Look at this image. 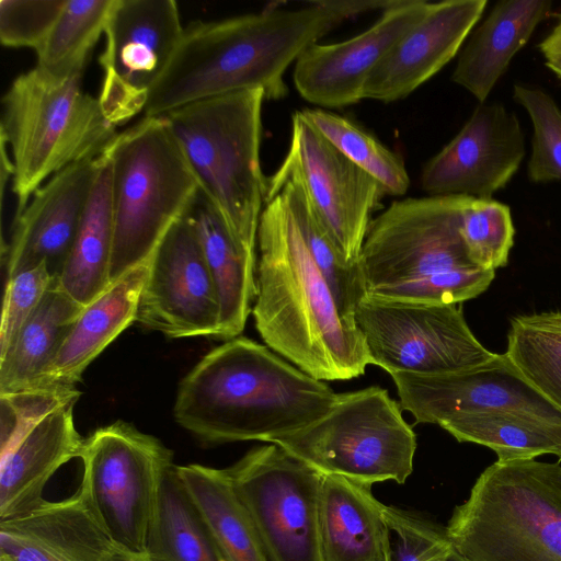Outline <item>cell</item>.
<instances>
[{
  "label": "cell",
  "instance_id": "1",
  "mask_svg": "<svg viewBox=\"0 0 561 561\" xmlns=\"http://www.w3.org/2000/svg\"><path fill=\"white\" fill-rule=\"evenodd\" d=\"M252 313L267 347L316 379H352L371 365L280 193L265 201L260 218Z\"/></svg>",
  "mask_w": 561,
  "mask_h": 561
},
{
  "label": "cell",
  "instance_id": "2",
  "mask_svg": "<svg viewBox=\"0 0 561 561\" xmlns=\"http://www.w3.org/2000/svg\"><path fill=\"white\" fill-rule=\"evenodd\" d=\"M344 20L317 0L299 9L193 22L150 91L145 117L243 90L261 89L268 100L286 98L287 68Z\"/></svg>",
  "mask_w": 561,
  "mask_h": 561
},
{
  "label": "cell",
  "instance_id": "3",
  "mask_svg": "<svg viewBox=\"0 0 561 561\" xmlns=\"http://www.w3.org/2000/svg\"><path fill=\"white\" fill-rule=\"evenodd\" d=\"M336 394L270 347L238 336L181 380L174 419L207 446L271 439L322 417Z\"/></svg>",
  "mask_w": 561,
  "mask_h": 561
},
{
  "label": "cell",
  "instance_id": "4",
  "mask_svg": "<svg viewBox=\"0 0 561 561\" xmlns=\"http://www.w3.org/2000/svg\"><path fill=\"white\" fill-rule=\"evenodd\" d=\"M469 196L410 197L375 217L358 257L365 294L413 302L462 304L484 293L495 271L476 267L460 236Z\"/></svg>",
  "mask_w": 561,
  "mask_h": 561
},
{
  "label": "cell",
  "instance_id": "5",
  "mask_svg": "<svg viewBox=\"0 0 561 561\" xmlns=\"http://www.w3.org/2000/svg\"><path fill=\"white\" fill-rule=\"evenodd\" d=\"M263 90H243L179 107L165 115L202 192L237 244L257 259L266 199L261 167Z\"/></svg>",
  "mask_w": 561,
  "mask_h": 561
},
{
  "label": "cell",
  "instance_id": "6",
  "mask_svg": "<svg viewBox=\"0 0 561 561\" xmlns=\"http://www.w3.org/2000/svg\"><path fill=\"white\" fill-rule=\"evenodd\" d=\"M445 528L465 561H561L560 461L496 460Z\"/></svg>",
  "mask_w": 561,
  "mask_h": 561
},
{
  "label": "cell",
  "instance_id": "7",
  "mask_svg": "<svg viewBox=\"0 0 561 561\" xmlns=\"http://www.w3.org/2000/svg\"><path fill=\"white\" fill-rule=\"evenodd\" d=\"M104 151L111 164L113 283L152 256L201 186L165 116L144 117Z\"/></svg>",
  "mask_w": 561,
  "mask_h": 561
},
{
  "label": "cell",
  "instance_id": "8",
  "mask_svg": "<svg viewBox=\"0 0 561 561\" xmlns=\"http://www.w3.org/2000/svg\"><path fill=\"white\" fill-rule=\"evenodd\" d=\"M81 77L55 78L38 67L16 77L2 98L1 137L10 147L20 214L33 194L66 167L104 152L117 136Z\"/></svg>",
  "mask_w": 561,
  "mask_h": 561
},
{
  "label": "cell",
  "instance_id": "9",
  "mask_svg": "<svg viewBox=\"0 0 561 561\" xmlns=\"http://www.w3.org/2000/svg\"><path fill=\"white\" fill-rule=\"evenodd\" d=\"M314 470L371 485L402 484L413 471L416 436L388 391L371 386L337 393L328 413L271 439Z\"/></svg>",
  "mask_w": 561,
  "mask_h": 561
},
{
  "label": "cell",
  "instance_id": "10",
  "mask_svg": "<svg viewBox=\"0 0 561 561\" xmlns=\"http://www.w3.org/2000/svg\"><path fill=\"white\" fill-rule=\"evenodd\" d=\"M78 489L114 545L146 553L147 539L173 453L157 437L117 421L83 439Z\"/></svg>",
  "mask_w": 561,
  "mask_h": 561
},
{
  "label": "cell",
  "instance_id": "11",
  "mask_svg": "<svg viewBox=\"0 0 561 561\" xmlns=\"http://www.w3.org/2000/svg\"><path fill=\"white\" fill-rule=\"evenodd\" d=\"M355 322L373 365L389 375H438L494 359L470 330L461 304L386 300L365 295Z\"/></svg>",
  "mask_w": 561,
  "mask_h": 561
},
{
  "label": "cell",
  "instance_id": "12",
  "mask_svg": "<svg viewBox=\"0 0 561 561\" xmlns=\"http://www.w3.org/2000/svg\"><path fill=\"white\" fill-rule=\"evenodd\" d=\"M226 469L268 561H322V473L274 443L250 450Z\"/></svg>",
  "mask_w": 561,
  "mask_h": 561
},
{
  "label": "cell",
  "instance_id": "13",
  "mask_svg": "<svg viewBox=\"0 0 561 561\" xmlns=\"http://www.w3.org/2000/svg\"><path fill=\"white\" fill-rule=\"evenodd\" d=\"M299 184L343 260L355 265L387 195L383 186L337 150L296 112L288 151L267 178L266 199L286 182ZM265 199V201H266Z\"/></svg>",
  "mask_w": 561,
  "mask_h": 561
},
{
  "label": "cell",
  "instance_id": "14",
  "mask_svg": "<svg viewBox=\"0 0 561 561\" xmlns=\"http://www.w3.org/2000/svg\"><path fill=\"white\" fill-rule=\"evenodd\" d=\"M184 27L173 0H114L99 62V102L115 126L144 112L148 95L167 69Z\"/></svg>",
  "mask_w": 561,
  "mask_h": 561
},
{
  "label": "cell",
  "instance_id": "15",
  "mask_svg": "<svg viewBox=\"0 0 561 561\" xmlns=\"http://www.w3.org/2000/svg\"><path fill=\"white\" fill-rule=\"evenodd\" d=\"M136 322L171 339H216L219 333L215 282L186 215L170 228L151 256Z\"/></svg>",
  "mask_w": 561,
  "mask_h": 561
},
{
  "label": "cell",
  "instance_id": "16",
  "mask_svg": "<svg viewBox=\"0 0 561 561\" xmlns=\"http://www.w3.org/2000/svg\"><path fill=\"white\" fill-rule=\"evenodd\" d=\"M402 410L415 423L440 425L478 413H515L561 424V411L535 390L504 354L481 366L455 373L390 375Z\"/></svg>",
  "mask_w": 561,
  "mask_h": 561
},
{
  "label": "cell",
  "instance_id": "17",
  "mask_svg": "<svg viewBox=\"0 0 561 561\" xmlns=\"http://www.w3.org/2000/svg\"><path fill=\"white\" fill-rule=\"evenodd\" d=\"M525 154L515 113L501 103H480L457 135L426 162L421 187L428 196L491 199L511 182Z\"/></svg>",
  "mask_w": 561,
  "mask_h": 561
},
{
  "label": "cell",
  "instance_id": "18",
  "mask_svg": "<svg viewBox=\"0 0 561 561\" xmlns=\"http://www.w3.org/2000/svg\"><path fill=\"white\" fill-rule=\"evenodd\" d=\"M431 2L404 0L381 12L366 31L333 44H313L296 60L293 79L306 101L337 108L364 99L368 76L428 11Z\"/></svg>",
  "mask_w": 561,
  "mask_h": 561
},
{
  "label": "cell",
  "instance_id": "19",
  "mask_svg": "<svg viewBox=\"0 0 561 561\" xmlns=\"http://www.w3.org/2000/svg\"><path fill=\"white\" fill-rule=\"evenodd\" d=\"M100 156L57 172L14 216L7 247V279L41 264L54 278L59 277L88 206Z\"/></svg>",
  "mask_w": 561,
  "mask_h": 561
},
{
  "label": "cell",
  "instance_id": "20",
  "mask_svg": "<svg viewBox=\"0 0 561 561\" xmlns=\"http://www.w3.org/2000/svg\"><path fill=\"white\" fill-rule=\"evenodd\" d=\"M486 5V0L431 2L425 15L373 69L364 99L390 103L410 95L459 54Z\"/></svg>",
  "mask_w": 561,
  "mask_h": 561
},
{
  "label": "cell",
  "instance_id": "21",
  "mask_svg": "<svg viewBox=\"0 0 561 561\" xmlns=\"http://www.w3.org/2000/svg\"><path fill=\"white\" fill-rule=\"evenodd\" d=\"M116 548L78 490L0 520L4 561H106Z\"/></svg>",
  "mask_w": 561,
  "mask_h": 561
},
{
  "label": "cell",
  "instance_id": "22",
  "mask_svg": "<svg viewBox=\"0 0 561 561\" xmlns=\"http://www.w3.org/2000/svg\"><path fill=\"white\" fill-rule=\"evenodd\" d=\"M69 401L27 427L0 453V520L28 513L46 500L44 490L65 463L79 457L83 439Z\"/></svg>",
  "mask_w": 561,
  "mask_h": 561
},
{
  "label": "cell",
  "instance_id": "23",
  "mask_svg": "<svg viewBox=\"0 0 561 561\" xmlns=\"http://www.w3.org/2000/svg\"><path fill=\"white\" fill-rule=\"evenodd\" d=\"M383 503L371 485L323 474L319 492L322 561H392Z\"/></svg>",
  "mask_w": 561,
  "mask_h": 561
},
{
  "label": "cell",
  "instance_id": "24",
  "mask_svg": "<svg viewBox=\"0 0 561 561\" xmlns=\"http://www.w3.org/2000/svg\"><path fill=\"white\" fill-rule=\"evenodd\" d=\"M550 0H503L463 44L451 80L484 103L511 61L551 12Z\"/></svg>",
  "mask_w": 561,
  "mask_h": 561
},
{
  "label": "cell",
  "instance_id": "25",
  "mask_svg": "<svg viewBox=\"0 0 561 561\" xmlns=\"http://www.w3.org/2000/svg\"><path fill=\"white\" fill-rule=\"evenodd\" d=\"M150 261L126 272L83 308L47 371L46 388H76L92 360L136 322Z\"/></svg>",
  "mask_w": 561,
  "mask_h": 561
},
{
  "label": "cell",
  "instance_id": "26",
  "mask_svg": "<svg viewBox=\"0 0 561 561\" xmlns=\"http://www.w3.org/2000/svg\"><path fill=\"white\" fill-rule=\"evenodd\" d=\"M202 244L220 307L216 339L231 340L243 331L256 295V259L232 239L219 213L199 191L186 213Z\"/></svg>",
  "mask_w": 561,
  "mask_h": 561
},
{
  "label": "cell",
  "instance_id": "27",
  "mask_svg": "<svg viewBox=\"0 0 561 561\" xmlns=\"http://www.w3.org/2000/svg\"><path fill=\"white\" fill-rule=\"evenodd\" d=\"M83 308L54 278L11 347L0 356V394L50 389L45 387L47 371Z\"/></svg>",
  "mask_w": 561,
  "mask_h": 561
},
{
  "label": "cell",
  "instance_id": "28",
  "mask_svg": "<svg viewBox=\"0 0 561 561\" xmlns=\"http://www.w3.org/2000/svg\"><path fill=\"white\" fill-rule=\"evenodd\" d=\"M113 238L111 164L104 151L77 237L58 277L59 286L84 307L111 285Z\"/></svg>",
  "mask_w": 561,
  "mask_h": 561
},
{
  "label": "cell",
  "instance_id": "29",
  "mask_svg": "<svg viewBox=\"0 0 561 561\" xmlns=\"http://www.w3.org/2000/svg\"><path fill=\"white\" fill-rule=\"evenodd\" d=\"M175 471L225 561H268L227 469L190 463Z\"/></svg>",
  "mask_w": 561,
  "mask_h": 561
},
{
  "label": "cell",
  "instance_id": "30",
  "mask_svg": "<svg viewBox=\"0 0 561 561\" xmlns=\"http://www.w3.org/2000/svg\"><path fill=\"white\" fill-rule=\"evenodd\" d=\"M146 553L154 561H225L175 465L163 480Z\"/></svg>",
  "mask_w": 561,
  "mask_h": 561
},
{
  "label": "cell",
  "instance_id": "31",
  "mask_svg": "<svg viewBox=\"0 0 561 561\" xmlns=\"http://www.w3.org/2000/svg\"><path fill=\"white\" fill-rule=\"evenodd\" d=\"M458 442L492 449L500 461L554 455L561 460V424L515 413L461 415L439 425Z\"/></svg>",
  "mask_w": 561,
  "mask_h": 561
},
{
  "label": "cell",
  "instance_id": "32",
  "mask_svg": "<svg viewBox=\"0 0 561 561\" xmlns=\"http://www.w3.org/2000/svg\"><path fill=\"white\" fill-rule=\"evenodd\" d=\"M503 354L561 411V309L513 317Z\"/></svg>",
  "mask_w": 561,
  "mask_h": 561
},
{
  "label": "cell",
  "instance_id": "33",
  "mask_svg": "<svg viewBox=\"0 0 561 561\" xmlns=\"http://www.w3.org/2000/svg\"><path fill=\"white\" fill-rule=\"evenodd\" d=\"M114 0H67L42 45L37 65L46 73L81 77L88 56L105 32Z\"/></svg>",
  "mask_w": 561,
  "mask_h": 561
},
{
  "label": "cell",
  "instance_id": "34",
  "mask_svg": "<svg viewBox=\"0 0 561 561\" xmlns=\"http://www.w3.org/2000/svg\"><path fill=\"white\" fill-rule=\"evenodd\" d=\"M278 193L284 196L289 206L313 261L334 295L341 313L355 320L356 306L366 295L358 265L346 263L340 255L310 199L299 184L286 182L275 195Z\"/></svg>",
  "mask_w": 561,
  "mask_h": 561
},
{
  "label": "cell",
  "instance_id": "35",
  "mask_svg": "<svg viewBox=\"0 0 561 561\" xmlns=\"http://www.w3.org/2000/svg\"><path fill=\"white\" fill-rule=\"evenodd\" d=\"M301 116L353 163L377 180L387 195L400 196L410 187L402 159L350 119L323 108L300 111Z\"/></svg>",
  "mask_w": 561,
  "mask_h": 561
},
{
  "label": "cell",
  "instance_id": "36",
  "mask_svg": "<svg viewBox=\"0 0 561 561\" xmlns=\"http://www.w3.org/2000/svg\"><path fill=\"white\" fill-rule=\"evenodd\" d=\"M515 232L511 208L502 202L474 198L462 213L460 236L469 261L478 268L506 266Z\"/></svg>",
  "mask_w": 561,
  "mask_h": 561
},
{
  "label": "cell",
  "instance_id": "37",
  "mask_svg": "<svg viewBox=\"0 0 561 561\" xmlns=\"http://www.w3.org/2000/svg\"><path fill=\"white\" fill-rule=\"evenodd\" d=\"M513 99L531 122L529 181L536 184L561 181V108L548 92L525 83L514 84Z\"/></svg>",
  "mask_w": 561,
  "mask_h": 561
},
{
  "label": "cell",
  "instance_id": "38",
  "mask_svg": "<svg viewBox=\"0 0 561 561\" xmlns=\"http://www.w3.org/2000/svg\"><path fill=\"white\" fill-rule=\"evenodd\" d=\"M391 534L392 561H451L455 549L446 528L412 512L382 505Z\"/></svg>",
  "mask_w": 561,
  "mask_h": 561
},
{
  "label": "cell",
  "instance_id": "39",
  "mask_svg": "<svg viewBox=\"0 0 561 561\" xmlns=\"http://www.w3.org/2000/svg\"><path fill=\"white\" fill-rule=\"evenodd\" d=\"M66 2L67 0H1L2 45L36 50L48 35Z\"/></svg>",
  "mask_w": 561,
  "mask_h": 561
},
{
  "label": "cell",
  "instance_id": "40",
  "mask_svg": "<svg viewBox=\"0 0 561 561\" xmlns=\"http://www.w3.org/2000/svg\"><path fill=\"white\" fill-rule=\"evenodd\" d=\"M53 280L54 277L45 264L7 279L0 329V356L11 347Z\"/></svg>",
  "mask_w": 561,
  "mask_h": 561
},
{
  "label": "cell",
  "instance_id": "41",
  "mask_svg": "<svg viewBox=\"0 0 561 561\" xmlns=\"http://www.w3.org/2000/svg\"><path fill=\"white\" fill-rule=\"evenodd\" d=\"M77 388L37 389L0 394L1 450L56 408L79 399Z\"/></svg>",
  "mask_w": 561,
  "mask_h": 561
},
{
  "label": "cell",
  "instance_id": "42",
  "mask_svg": "<svg viewBox=\"0 0 561 561\" xmlns=\"http://www.w3.org/2000/svg\"><path fill=\"white\" fill-rule=\"evenodd\" d=\"M323 4L341 13L345 19L370 11H386L404 0H321Z\"/></svg>",
  "mask_w": 561,
  "mask_h": 561
},
{
  "label": "cell",
  "instance_id": "43",
  "mask_svg": "<svg viewBox=\"0 0 561 561\" xmlns=\"http://www.w3.org/2000/svg\"><path fill=\"white\" fill-rule=\"evenodd\" d=\"M543 57L561 55V32L552 30L539 44Z\"/></svg>",
  "mask_w": 561,
  "mask_h": 561
},
{
  "label": "cell",
  "instance_id": "44",
  "mask_svg": "<svg viewBox=\"0 0 561 561\" xmlns=\"http://www.w3.org/2000/svg\"><path fill=\"white\" fill-rule=\"evenodd\" d=\"M106 561H154L148 553H131L119 548L110 556Z\"/></svg>",
  "mask_w": 561,
  "mask_h": 561
},
{
  "label": "cell",
  "instance_id": "45",
  "mask_svg": "<svg viewBox=\"0 0 561 561\" xmlns=\"http://www.w3.org/2000/svg\"><path fill=\"white\" fill-rule=\"evenodd\" d=\"M545 66L560 80L561 82V55H552L545 57Z\"/></svg>",
  "mask_w": 561,
  "mask_h": 561
},
{
  "label": "cell",
  "instance_id": "46",
  "mask_svg": "<svg viewBox=\"0 0 561 561\" xmlns=\"http://www.w3.org/2000/svg\"><path fill=\"white\" fill-rule=\"evenodd\" d=\"M451 561H465L456 551L453 554Z\"/></svg>",
  "mask_w": 561,
  "mask_h": 561
},
{
  "label": "cell",
  "instance_id": "47",
  "mask_svg": "<svg viewBox=\"0 0 561 561\" xmlns=\"http://www.w3.org/2000/svg\"><path fill=\"white\" fill-rule=\"evenodd\" d=\"M553 30L561 32V14L559 15L558 23H557V25H556V27Z\"/></svg>",
  "mask_w": 561,
  "mask_h": 561
},
{
  "label": "cell",
  "instance_id": "48",
  "mask_svg": "<svg viewBox=\"0 0 561 561\" xmlns=\"http://www.w3.org/2000/svg\"><path fill=\"white\" fill-rule=\"evenodd\" d=\"M0 561H4V560H0Z\"/></svg>",
  "mask_w": 561,
  "mask_h": 561
}]
</instances>
